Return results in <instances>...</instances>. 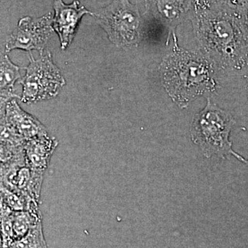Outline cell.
Here are the masks:
<instances>
[{
	"instance_id": "1",
	"label": "cell",
	"mask_w": 248,
	"mask_h": 248,
	"mask_svg": "<svg viewBox=\"0 0 248 248\" xmlns=\"http://www.w3.org/2000/svg\"><path fill=\"white\" fill-rule=\"evenodd\" d=\"M189 20L202 53L215 66L234 73L248 68V41L237 11L215 0H193Z\"/></svg>"
},
{
	"instance_id": "2",
	"label": "cell",
	"mask_w": 248,
	"mask_h": 248,
	"mask_svg": "<svg viewBox=\"0 0 248 248\" xmlns=\"http://www.w3.org/2000/svg\"><path fill=\"white\" fill-rule=\"evenodd\" d=\"M215 66L202 52L177 46L160 65L161 82L173 102L186 108L197 98L216 94L218 84Z\"/></svg>"
},
{
	"instance_id": "3",
	"label": "cell",
	"mask_w": 248,
	"mask_h": 248,
	"mask_svg": "<svg viewBox=\"0 0 248 248\" xmlns=\"http://www.w3.org/2000/svg\"><path fill=\"white\" fill-rule=\"evenodd\" d=\"M205 108L195 115L190 128L192 141L200 147L204 156L213 155L222 159L234 156L239 161L248 163L247 160L232 149L230 141L232 128L236 122L228 111L218 107L206 98Z\"/></svg>"
},
{
	"instance_id": "4",
	"label": "cell",
	"mask_w": 248,
	"mask_h": 248,
	"mask_svg": "<svg viewBox=\"0 0 248 248\" xmlns=\"http://www.w3.org/2000/svg\"><path fill=\"white\" fill-rule=\"evenodd\" d=\"M93 16L118 48H131L140 43L145 27L144 17L130 0H114L93 13Z\"/></svg>"
},
{
	"instance_id": "5",
	"label": "cell",
	"mask_w": 248,
	"mask_h": 248,
	"mask_svg": "<svg viewBox=\"0 0 248 248\" xmlns=\"http://www.w3.org/2000/svg\"><path fill=\"white\" fill-rule=\"evenodd\" d=\"M20 84L23 86L21 101L34 103L56 97L66 81L48 53L37 60L31 55L30 63Z\"/></svg>"
},
{
	"instance_id": "6",
	"label": "cell",
	"mask_w": 248,
	"mask_h": 248,
	"mask_svg": "<svg viewBox=\"0 0 248 248\" xmlns=\"http://www.w3.org/2000/svg\"><path fill=\"white\" fill-rule=\"evenodd\" d=\"M53 19L50 13L37 19L29 16L22 18L8 37L5 46L6 51L15 49L27 51L37 50L42 55L49 37L54 31Z\"/></svg>"
},
{
	"instance_id": "7",
	"label": "cell",
	"mask_w": 248,
	"mask_h": 248,
	"mask_svg": "<svg viewBox=\"0 0 248 248\" xmlns=\"http://www.w3.org/2000/svg\"><path fill=\"white\" fill-rule=\"evenodd\" d=\"M193 0H145V16L168 31L167 43L170 37L177 46L176 31L179 26L189 20Z\"/></svg>"
},
{
	"instance_id": "8",
	"label": "cell",
	"mask_w": 248,
	"mask_h": 248,
	"mask_svg": "<svg viewBox=\"0 0 248 248\" xmlns=\"http://www.w3.org/2000/svg\"><path fill=\"white\" fill-rule=\"evenodd\" d=\"M53 9V27L60 37L62 50H65L73 42L82 17L85 15L93 16V13L80 6L76 0L70 4L62 0H54Z\"/></svg>"
},
{
	"instance_id": "9",
	"label": "cell",
	"mask_w": 248,
	"mask_h": 248,
	"mask_svg": "<svg viewBox=\"0 0 248 248\" xmlns=\"http://www.w3.org/2000/svg\"><path fill=\"white\" fill-rule=\"evenodd\" d=\"M1 120L9 124L26 141L48 135L45 125L23 110L14 99L1 107Z\"/></svg>"
},
{
	"instance_id": "10",
	"label": "cell",
	"mask_w": 248,
	"mask_h": 248,
	"mask_svg": "<svg viewBox=\"0 0 248 248\" xmlns=\"http://www.w3.org/2000/svg\"><path fill=\"white\" fill-rule=\"evenodd\" d=\"M58 144L57 139L49 135L27 140L24 144V153L29 167L32 170L45 174Z\"/></svg>"
},
{
	"instance_id": "11",
	"label": "cell",
	"mask_w": 248,
	"mask_h": 248,
	"mask_svg": "<svg viewBox=\"0 0 248 248\" xmlns=\"http://www.w3.org/2000/svg\"><path fill=\"white\" fill-rule=\"evenodd\" d=\"M20 69L14 64L6 55L1 58V75H0V91H1V107L15 98L20 97L14 93L15 83L20 78Z\"/></svg>"
},
{
	"instance_id": "12",
	"label": "cell",
	"mask_w": 248,
	"mask_h": 248,
	"mask_svg": "<svg viewBox=\"0 0 248 248\" xmlns=\"http://www.w3.org/2000/svg\"><path fill=\"white\" fill-rule=\"evenodd\" d=\"M1 191V203H4L10 210L14 212L38 211L40 210V203L31 200L27 196L22 193L10 190L6 186L0 185Z\"/></svg>"
},
{
	"instance_id": "13",
	"label": "cell",
	"mask_w": 248,
	"mask_h": 248,
	"mask_svg": "<svg viewBox=\"0 0 248 248\" xmlns=\"http://www.w3.org/2000/svg\"><path fill=\"white\" fill-rule=\"evenodd\" d=\"M42 221V213L38 211L14 212L13 213V232L14 241L22 238L35 227Z\"/></svg>"
},
{
	"instance_id": "14",
	"label": "cell",
	"mask_w": 248,
	"mask_h": 248,
	"mask_svg": "<svg viewBox=\"0 0 248 248\" xmlns=\"http://www.w3.org/2000/svg\"><path fill=\"white\" fill-rule=\"evenodd\" d=\"M12 248H48L42 229V221L31 228V231L21 239L11 244Z\"/></svg>"
},
{
	"instance_id": "15",
	"label": "cell",
	"mask_w": 248,
	"mask_h": 248,
	"mask_svg": "<svg viewBox=\"0 0 248 248\" xmlns=\"http://www.w3.org/2000/svg\"><path fill=\"white\" fill-rule=\"evenodd\" d=\"M236 11H237L241 27L248 41V2Z\"/></svg>"
},
{
	"instance_id": "16",
	"label": "cell",
	"mask_w": 248,
	"mask_h": 248,
	"mask_svg": "<svg viewBox=\"0 0 248 248\" xmlns=\"http://www.w3.org/2000/svg\"><path fill=\"white\" fill-rule=\"evenodd\" d=\"M221 4L231 8V9L238 11L244 5L247 4L248 0H215Z\"/></svg>"
},
{
	"instance_id": "17",
	"label": "cell",
	"mask_w": 248,
	"mask_h": 248,
	"mask_svg": "<svg viewBox=\"0 0 248 248\" xmlns=\"http://www.w3.org/2000/svg\"><path fill=\"white\" fill-rule=\"evenodd\" d=\"M246 79H247V92H248V76H246Z\"/></svg>"
},
{
	"instance_id": "18",
	"label": "cell",
	"mask_w": 248,
	"mask_h": 248,
	"mask_svg": "<svg viewBox=\"0 0 248 248\" xmlns=\"http://www.w3.org/2000/svg\"><path fill=\"white\" fill-rule=\"evenodd\" d=\"M76 1H78V2H80V1H81V0H76Z\"/></svg>"
}]
</instances>
